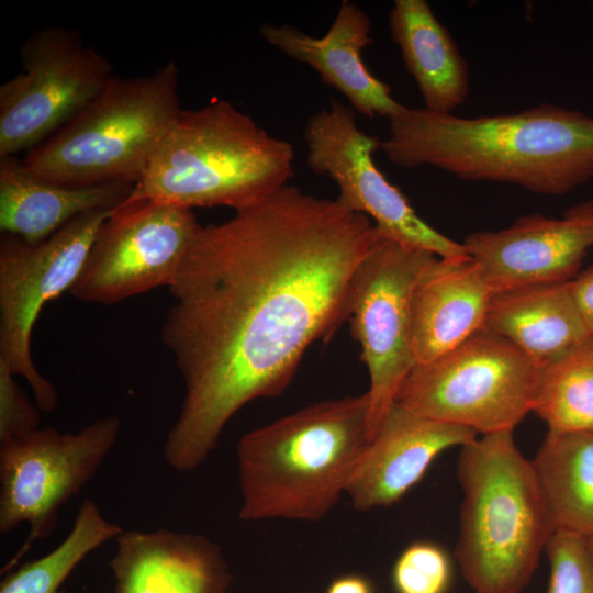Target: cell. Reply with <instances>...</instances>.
I'll list each match as a JSON object with an SVG mask.
<instances>
[{
	"mask_svg": "<svg viewBox=\"0 0 593 593\" xmlns=\"http://www.w3.org/2000/svg\"><path fill=\"white\" fill-rule=\"evenodd\" d=\"M292 145L269 134L231 102L180 109L147 170L124 202L184 209L250 208L293 177Z\"/></svg>",
	"mask_w": 593,
	"mask_h": 593,
	"instance_id": "4",
	"label": "cell"
},
{
	"mask_svg": "<svg viewBox=\"0 0 593 593\" xmlns=\"http://www.w3.org/2000/svg\"><path fill=\"white\" fill-rule=\"evenodd\" d=\"M493 291L468 255L434 257L411 299V339L416 363L451 350L483 328Z\"/></svg>",
	"mask_w": 593,
	"mask_h": 593,
	"instance_id": "18",
	"label": "cell"
},
{
	"mask_svg": "<svg viewBox=\"0 0 593 593\" xmlns=\"http://www.w3.org/2000/svg\"><path fill=\"white\" fill-rule=\"evenodd\" d=\"M134 184L112 182L67 186L46 180L15 156L0 158V231L27 243H40L74 219L113 210Z\"/></svg>",
	"mask_w": 593,
	"mask_h": 593,
	"instance_id": "19",
	"label": "cell"
},
{
	"mask_svg": "<svg viewBox=\"0 0 593 593\" xmlns=\"http://www.w3.org/2000/svg\"><path fill=\"white\" fill-rule=\"evenodd\" d=\"M449 579L450 563L446 553L430 542L409 546L393 568L398 593H444Z\"/></svg>",
	"mask_w": 593,
	"mask_h": 593,
	"instance_id": "26",
	"label": "cell"
},
{
	"mask_svg": "<svg viewBox=\"0 0 593 593\" xmlns=\"http://www.w3.org/2000/svg\"><path fill=\"white\" fill-rule=\"evenodd\" d=\"M111 211L82 214L35 244L9 234L1 236L0 362L26 380L41 412L55 411L58 394L33 361L34 325L47 302L70 292Z\"/></svg>",
	"mask_w": 593,
	"mask_h": 593,
	"instance_id": "8",
	"label": "cell"
},
{
	"mask_svg": "<svg viewBox=\"0 0 593 593\" xmlns=\"http://www.w3.org/2000/svg\"><path fill=\"white\" fill-rule=\"evenodd\" d=\"M532 412L550 433H593V336L538 369Z\"/></svg>",
	"mask_w": 593,
	"mask_h": 593,
	"instance_id": "23",
	"label": "cell"
},
{
	"mask_svg": "<svg viewBox=\"0 0 593 593\" xmlns=\"http://www.w3.org/2000/svg\"><path fill=\"white\" fill-rule=\"evenodd\" d=\"M570 287L583 323L593 336V266L570 280Z\"/></svg>",
	"mask_w": 593,
	"mask_h": 593,
	"instance_id": "28",
	"label": "cell"
},
{
	"mask_svg": "<svg viewBox=\"0 0 593 593\" xmlns=\"http://www.w3.org/2000/svg\"><path fill=\"white\" fill-rule=\"evenodd\" d=\"M434 257L432 253L381 237L354 275L348 318L370 377V440L416 365L411 339V299L418 276Z\"/></svg>",
	"mask_w": 593,
	"mask_h": 593,
	"instance_id": "11",
	"label": "cell"
},
{
	"mask_svg": "<svg viewBox=\"0 0 593 593\" xmlns=\"http://www.w3.org/2000/svg\"><path fill=\"white\" fill-rule=\"evenodd\" d=\"M380 148L394 165L432 166L462 180L562 195L593 178V116L551 103L460 118L402 107Z\"/></svg>",
	"mask_w": 593,
	"mask_h": 593,
	"instance_id": "2",
	"label": "cell"
},
{
	"mask_svg": "<svg viewBox=\"0 0 593 593\" xmlns=\"http://www.w3.org/2000/svg\"><path fill=\"white\" fill-rule=\"evenodd\" d=\"M259 33L284 55L313 68L324 83L348 100L355 112L389 119L402 107L392 97L391 88L378 79L362 59V51L373 40L370 19L356 3L342 1L322 37L311 36L289 24L265 23Z\"/></svg>",
	"mask_w": 593,
	"mask_h": 593,
	"instance_id": "16",
	"label": "cell"
},
{
	"mask_svg": "<svg viewBox=\"0 0 593 593\" xmlns=\"http://www.w3.org/2000/svg\"><path fill=\"white\" fill-rule=\"evenodd\" d=\"M556 530L593 535V433L548 432L530 460Z\"/></svg>",
	"mask_w": 593,
	"mask_h": 593,
	"instance_id": "22",
	"label": "cell"
},
{
	"mask_svg": "<svg viewBox=\"0 0 593 593\" xmlns=\"http://www.w3.org/2000/svg\"><path fill=\"white\" fill-rule=\"evenodd\" d=\"M123 532L108 521L100 507L86 500L67 537L45 556L11 571L0 584V593H65L61 586L75 568L93 550Z\"/></svg>",
	"mask_w": 593,
	"mask_h": 593,
	"instance_id": "24",
	"label": "cell"
},
{
	"mask_svg": "<svg viewBox=\"0 0 593 593\" xmlns=\"http://www.w3.org/2000/svg\"><path fill=\"white\" fill-rule=\"evenodd\" d=\"M381 237L368 216L289 184L202 226L161 327L184 384L169 467L197 469L239 409L287 389L310 345L348 318L354 275Z\"/></svg>",
	"mask_w": 593,
	"mask_h": 593,
	"instance_id": "1",
	"label": "cell"
},
{
	"mask_svg": "<svg viewBox=\"0 0 593 593\" xmlns=\"http://www.w3.org/2000/svg\"><path fill=\"white\" fill-rule=\"evenodd\" d=\"M178 67L111 81L68 123L29 150L37 176L67 186L135 184L180 110Z\"/></svg>",
	"mask_w": 593,
	"mask_h": 593,
	"instance_id": "6",
	"label": "cell"
},
{
	"mask_svg": "<svg viewBox=\"0 0 593 593\" xmlns=\"http://www.w3.org/2000/svg\"><path fill=\"white\" fill-rule=\"evenodd\" d=\"M121 428L119 417L105 416L76 433L40 427L0 444V533L7 535L22 523L29 526L12 561L51 536L60 508L97 474Z\"/></svg>",
	"mask_w": 593,
	"mask_h": 593,
	"instance_id": "9",
	"label": "cell"
},
{
	"mask_svg": "<svg viewBox=\"0 0 593 593\" xmlns=\"http://www.w3.org/2000/svg\"><path fill=\"white\" fill-rule=\"evenodd\" d=\"M307 166L337 184L335 199L345 209L368 216L383 238L439 258L468 256L462 243L436 231L414 211L402 191L377 167L380 139L362 132L356 112L334 99L314 113L304 128Z\"/></svg>",
	"mask_w": 593,
	"mask_h": 593,
	"instance_id": "13",
	"label": "cell"
},
{
	"mask_svg": "<svg viewBox=\"0 0 593 593\" xmlns=\"http://www.w3.org/2000/svg\"><path fill=\"white\" fill-rule=\"evenodd\" d=\"M201 228L192 210L149 200L123 202L98 230L71 295L112 305L169 288Z\"/></svg>",
	"mask_w": 593,
	"mask_h": 593,
	"instance_id": "12",
	"label": "cell"
},
{
	"mask_svg": "<svg viewBox=\"0 0 593 593\" xmlns=\"http://www.w3.org/2000/svg\"><path fill=\"white\" fill-rule=\"evenodd\" d=\"M20 59L21 71L0 86V158L46 141L115 76L105 56L60 26L34 31Z\"/></svg>",
	"mask_w": 593,
	"mask_h": 593,
	"instance_id": "10",
	"label": "cell"
},
{
	"mask_svg": "<svg viewBox=\"0 0 593 593\" xmlns=\"http://www.w3.org/2000/svg\"><path fill=\"white\" fill-rule=\"evenodd\" d=\"M472 429L427 418L396 402L363 450L345 494L358 511L398 502L446 449L477 438Z\"/></svg>",
	"mask_w": 593,
	"mask_h": 593,
	"instance_id": "15",
	"label": "cell"
},
{
	"mask_svg": "<svg viewBox=\"0 0 593 593\" xmlns=\"http://www.w3.org/2000/svg\"><path fill=\"white\" fill-rule=\"evenodd\" d=\"M457 479L462 503L455 555L462 577L474 593H519L556 529L513 430L463 445Z\"/></svg>",
	"mask_w": 593,
	"mask_h": 593,
	"instance_id": "5",
	"label": "cell"
},
{
	"mask_svg": "<svg viewBox=\"0 0 593 593\" xmlns=\"http://www.w3.org/2000/svg\"><path fill=\"white\" fill-rule=\"evenodd\" d=\"M326 593H371L369 583L361 577L347 575L334 580Z\"/></svg>",
	"mask_w": 593,
	"mask_h": 593,
	"instance_id": "29",
	"label": "cell"
},
{
	"mask_svg": "<svg viewBox=\"0 0 593 593\" xmlns=\"http://www.w3.org/2000/svg\"><path fill=\"white\" fill-rule=\"evenodd\" d=\"M545 551L549 561L547 593H593V559L585 537L555 530Z\"/></svg>",
	"mask_w": 593,
	"mask_h": 593,
	"instance_id": "25",
	"label": "cell"
},
{
	"mask_svg": "<svg viewBox=\"0 0 593 593\" xmlns=\"http://www.w3.org/2000/svg\"><path fill=\"white\" fill-rule=\"evenodd\" d=\"M462 244L493 292L570 281L593 247V199L560 219L524 215L503 230L470 233Z\"/></svg>",
	"mask_w": 593,
	"mask_h": 593,
	"instance_id": "14",
	"label": "cell"
},
{
	"mask_svg": "<svg viewBox=\"0 0 593 593\" xmlns=\"http://www.w3.org/2000/svg\"><path fill=\"white\" fill-rule=\"evenodd\" d=\"M537 372L511 342L481 328L451 350L416 363L395 402L477 434L514 430L532 411Z\"/></svg>",
	"mask_w": 593,
	"mask_h": 593,
	"instance_id": "7",
	"label": "cell"
},
{
	"mask_svg": "<svg viewBox=\"0 0 593 593\" xmlns=\"http://www.w3.org/2000/svg\"><path fill=\"white\" fill-rule=\"evenodd\" d=\"M483 328L511 342L538 369L591 336L570 281L494 291Z\"/></svg>",
	"mask_w": 593,
	"mask_h": 593,
	"instance_id": "20",
	"label": "cell"
},
{
	"mask_svg": "<svg viewBox=\"0 0 593 593\" xmlns=\"http://www.w3.org/2000/svg\"><path fill=\"white\" fill-rule=\"evenodd\" d=\"M586 545H588V548H589V551L591 553V557L593 559V535L590 536V537H586Z\"/></svg>",
	"mask_w": 593,
	"mask_h": 593,
	"instance_id": "30",
	"label": "cell"
},
{
	"mask_svg": "<svg viewBox=\"0 0 593 593\" xmlns=\"http://www.w3.org/2000/svg\"><path fill=\"white\" fill-rule=\"evenodd\" d=\"M110 560L111 593H226L231 575L221 548L200 534L166 528L123 530Z\"/></svg>",
	"mask_w": 593,
	"mask_h": 593,
	"instance_id": "17",
	"label": "cell"
},
{
	"mask_svg": "<svg viewBox=\"0 0 593 593\" xmlns=\"http://www.w3.org/2000/svg\"><path fill=\"white\" fill-rule=\"evenodd\" d=\"M0 362V444L24 437L40 428V409L30 402L14 379Z\"/></svg>",
	"mask_w": 593,
	"mask_h": 593,
	"instance_id": "27",
	"label": "cell"
},
{
	"mask_svg": "<svg viewBox=\"0 0 593 593\" xmlns=\"http://www.w3.org/2000/svg\"><path fill=\"white\" fill-rule=\"evenodd\" d=\"M393 41L425 108L451 113L469 93V71L448 30L424 0H395L389 13Z\"/></svg>",
	"mask_w": 593,
	"mask_h": 593,
	"instance_id": "21",
	"label": "cell"
},
{
	"mask_svg": "<svg viewBox=\"0 0 593 593\" xmlns=\"http://www.w3.org/2000/svg\"><path fill=\"white\" fill-rule=\"evenodd\" d=\"M369 441L367 392L311 404L246 433L236 448L238 517L324 518Z\"/></svg>",
	"mask_w": 593,
	"mask_h": 593,
	"instance_id": "3",
	"label": "cell"
}]
</instances>
